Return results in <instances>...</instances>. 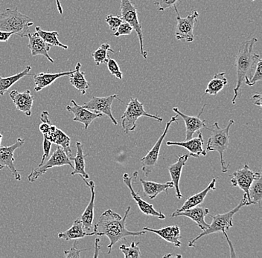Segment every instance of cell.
<instances>
[{
  "instance_id": "obj_1",
  "label": "cell",
  "mask_w": 262,
  "mask_h": 258,
  "mask_svg": "<svg viewBox=\"0 0 262 258\" xmlns=\"http://www.w3.org/2000/svg\"><path fill=\"white\" fill-rule=\"evenodd\" d=\"M130 207L125 210L124 217H121L111 209L105 210L98 219L97 223L93 225V232L98 236L107 237L110 241L108 245V254H111L113 246L117 242L129 236H141L146 231H130L126 228V220L130 213Z\"/></svg>"
},
{
  "instance_id": "obj_2",
  "label": "cell",
  "mask_w": 262,
  "mask_h": 258,
  "mask_svg": "<svg viewBox=\"0 0 262 258\" xmlns=\"http://www.w3.org/2000/svg\"><path fill=\"white\" fill-rule=\"evenodd\" d=\"M258 40L252 38L242 42L239 45L235 66H236L237 83L234 89V97L232 98V104H235L236 99L242 96V84L246 78H250L255 71V67L261 57L253 52V46Z\"/></svg>"
},
{
  "instance_id": "obj_3",
  "label": "cell",
  "mask_w": 262,
  "mask_h": 258,
  "mask_svg": "<svg viewBox=\"0 0 262 258\" xmlns=\"http://www.w3.org/2000/svg\"><path fill=\"white\" fill-rule=\"evenodd\" d=\"M34 25L32 19L18 11L17 8L7 9L0 13V31L12 32L20 37H27L29 28Z\"/></svg>"
},
{
  "instance_id": "obj_4",
  "label": "cell",
  "mask_w": 262,
  "mask_h": 258,
  "mask_svg": "<svg viewBox=\"0 0 262 258\" xmlns=\"http://www.w3.org/2000/svg\"><path fill=\"white\" fill-rule=\"evenodd\" d=\"M235 122L232 119L229 120L228 125L224 128H221L219 123L214 122L212 126L206 127V129L210 130L211 135L208 140L206 150L209 151H216L220 155L221 165V171L223 173H227L228 166H227L225 160L224 158V153L229 147V129L234 125Z\"/></svg>"
},
{
  "instance_id": "obj_5",
  "label": "cell",
  "mask_w": 262,
  "mask_h": 258,
  "mask_svg": "<svg viewBox=\"0 0 262 258\" xmlns=\"http://www.w3.org/2000/svg\"><path fill=\"white\" fill-rule=\"evenodd\" d=\"M244 206H247V198L245 194H244L243 198L241 200L240 203L235 208L229 210L227 213L220 214L215 216H210L212 218V224L209 225L206 230L203 231V232L200 233L195 238L188 241V246L194 247L196 241L206 235L214 233H223L224 231H228L229 228L233 226L232 221H233L234 215Z\"/></svg>"
},
{
  "instance_id": "obj_6",
  "label": "cell",
  "mask_w": 262,
  "mask_h": 258,
  "mask_svg": "<svg viewBox=\"0 0 262 258\" xmlns=\"http://www.w3.org/2000/svg\"><path fill=\"white\" fill-rule=\"evenodd\" d=\"M140 117L151 118L158 122H163V119L157 115H150L147 113L144 108V104L137 99L130 98V102L127 104V109L122 116V126L124 133L134 131L137 127V120Z\"/></svg>"
},
{
  "instance_id": "obj_7",
  "label": "cell",
  "mask_w": 262,
  "mask_h": 258,
  "mask_svg": "<svg viewBox=\"0 0 262 258\" xmlns=\"http://www.w3.org/2000/svg\"><path fill=\"white\" fill-rule=\"evenodd\" d=\"M119 17L122 19L123 22L130 24L134 30L137 32L140 45L141 55L144 58L147 59L148 54L144 50L143 32L139 21L137 6L131 3L130 0H121V15Z\"/></svg>"
},
{
  "instance_id": "obj_8",
  "label": "cell",
  "mask_w": 262,
  "mask_h": 258,
  "mask_svg": "<svg viewBox=\"0 0 262 258\" xmlns=\"http://www.w3.org/2000/svg\"><path fill=\"white\" fill-rule=\"evenodd\" d=\"M64 166H70L72 168H74L71 160L68 157L63 148L57 146L56 150L52 153V156L45 164H42V166H38L33 170L30 174L28 176V180L32 183L35 182L40 176L43 175L50 168Z\"/></svg>"
},
{
  "instance_id": "obj_9",
  "label": "cell",
  "mask_w": 262,
  "mask_h": 258,
  "mask_svg": "<svg viewBox=\"0 0 262 258\" xmlns=\"http://www.w3.org/2000/svg\"><path fill=\"white\" fill-rule=\"evenodd\" d=\"M178 115L172 117L171 120L166 123L165 125V130H164L163 134L160 135L159 139L156 142L155 145H154L152 149L147 153L146 156H144L143 158H141V162H142V171H143L145 176L147 177L150 174H151L152 171L157 167V162H158L159 156H160V148H161L162 144L165 137L166 136L168 133V130L170 127L173 122L178 123Z\"/></svg>"
},
{
  "instance_id": "obj_10",
  "label": "cell",
  "mask_w": 262,
  "mask_h": 258,
  "mask_svg": "<svg viewBox=\"0 0 262 258\" xmlns=\"http://www.w3.org/2000/svg\"><path fill=\"white\" fill-rule=\"evenodd\" d=\"M175 11L177 13V24L176 31H175V37L177 40H182L186 42H191L194 41V28L198 19V11H193L191 14L185 18H182L179 14V11L177 9V6H173Z\"/></svg>"
},
{
  "instance_id": "obj_11",
  "label": "cell",
  "mask_w": 262,
  "mask_h": 258,
  "mask_svg": "<svg viewBox=\"0 0 262 258\" xmlns=\"http://www.w3.org/2000/svg\"><path fill=\"white\" fill-rule=\"evenodd\" d=\"M114 99H117L121 102L123 101L119 99L117 95H112L107 97H95L93 96L90 101L85 103L82 107L83 108L94 111L96 113H101L110 118L115 125H118L117 121L112 113V104Z\"/></svg>"
},
{
  "instance_id": "obj_12",
  "label": "cell",
  "mask_w": 262,
  "mask_h": 258,
  "mask_svg": "<svg viewBox=\"0 0 262 258\" xmlns=\"http://www.w3.org/2000/svg\"><path fill=\"white\" fill-rule=\"evenodd\" d=\"M261 176V172H254L250 170L248 165H245L243 168L237 170L232 175H231V184L233 187H238L244 192V194L247 196V202L249 198V189L253 183V181L257 178ZM248 206V205H247Z\"/></svg>"
},
{
  "instance_id": "obj_13",
  "label": "cell",
  "mask_w": 262,
  "mask_h": 258,
  "mask_svg": "<svg viewBox=\"0 0 262 258\" xmlns=\"http://www.w3.org/2000/svg\"><path fill=\"white\" fill-rule=\"evenodd\" d=\"M24 144V138H19L14 145L7 147H0V170L7 167L16 181L21 180V175L19 170L16 169L14 166L15 158L14 157V153L17 148L22 147Z\"/></svg>"
},
{
  "instance_id": "obj_14",
  "label": "cell",
  "mask_w": 262,
  "mask_h": 258,
  "mask_svg": "<svg viewBox=\"0 0 262 258\" xmlns=\"http://www.w3.org/2000/svg\"><path fill=\"white\" fill-rule=\"evenodd\" d=\"M123 181L124 183L127 186L129 190H130L131 196L137 203V206L139 207V210H141L142 214L147 215V216H151L157 217L160 220H165V216L162 214L161 212H158L154 208V205L152 204L147 203L145 200H142V197L139 196L138 193L134 191L133 187V176H129L128 174H124L123 175Z\"/></svg>"
},
{
  "instance_id": "obj_15",
  "label": "cell",
  "mask_w": 262,
  "mask_h": 258,
  "mask_svg": "<svg viewBox=\"0 0 262 258\" xmlns=\"http://www.w3.org/2000/svg\"><path fill=\"white\" fill-rule=\"evenodd\" d=\"M206 104H205L201 109V112L198 114V116H189V115H185L183 112H180L178 107H173V111L176 112L177 115H179L184 121L186 124V141L192 138L193 135L196 132H199L201 129L206 128L207 126L205 124V120H201V115L204 112L205 107Z\"/></svg>"
},
{
  "instance_id": "obj_16",
  "label": "cell",
  "mask_w": 262,
  "mask_h": 258,
  "mask_svg": "<svg viewBox=\"0 0 262 258\" xmlns=\"http://www.w3.org/2000/svg\"><path fill=\"white\" fill-rule=\"evenodd\" d=\"M72 105H68L66 109L68 112L74 114V122H80L84 125L85 130H88V127L92 122L98 118L102 117L101 113H96L91 112L89 109L83 108L82 106L78 105L75 101H71Z\"/></svg>"
},
{
  "instance_id": "obj_17",
  "label": "cell",
  "mask_w": 262,
  "mask_h": 258,
  "mask_svg": "<svg viewBox=\"0 0 262 258\" xmlns=\"http://www.w3.org/2000/svg\"><path fill=\"white\" fill-rule=\"evenodd\" d=\"M166 145L167 146L183 147L189 152V156L193 157L206 156V151L203 148L204 138L201 131L198 132V136L196 138H191L185 142H167Z\"/></svg>"
},
{
  "instance_id": "obj_18",
  "label": "cell",
  "mask_w": 262,
  "mask_h": 258,
  "mask_svg": "<svg viewBox=\"0 0 262 258\" xmlns=\"http://www.w3.org/2000/svg\"><path fill=\"white\" fill-rule=\"evenodd\" d=\"M9 96L14 102L17 110L24 112L25 115L27 116L32 115V109L34 98L31 94L30 90H26L24 92L12 90L9 92Z\"/></svg>"
},
{
  "instance_id": "obj_19",
  "label": "cell",
  "mask_w": 262,
  "mask_h": 258,
  "mask_svg": "<svg viewBox=\"0 0 262 258\" xmlns=\"http://www.w3.org/2000/svg\"><path fill=\"white\" fill-rule=\"evenodd\" d=\"M43 136L52 142V144H55L63 148L70 159H73V153L70 148V138L61 130L57 128L56 126L52 125L48 133L43 135Z\"/></svg>"
},
{
  "instance_id": "obj_20",
  "label": "cell",
  "mask_w": 262,
  "mask_h": 258,
  "mask_svg": "<svg viewBox=\"0 0 262 258\" xmlns=\"http://www.w3.org/2000/svg\"><path fill=\"white\" fill-rule=\"evenodd\" d=\"M209 213V208H202V207L198 205V206L193 207V208L179 212V213L172 214L171 217H188V218H190L191 220H193L201 229L204 231V230H206V228L209 226V225L205 221V217L207 216Z\"/></svg>"
},
{
  "instance_id": "obj_21",
  "label": "cell",
  "mask_w": 262,
  "mask_h": 258,
  "mask_svg": "<svg viewBox=\"0 0 262 258\" xmlns=\"http://www.w3.org/2000/svg\"><path fill=\"white\" fill-rule=\"evenodd\" d=\"M82 179L84 181L86 185L90 187L91 191V199L86 209H85L83 213L82 214L81 220L83 223V228L85 231H90L93 228V220H94V209H95V199H96V185L93 181L88 182V179L81 177Z\"/></svg>"
},
{
  "instance_id": "obj_22",
  "label": "cell",
  "mask_w": 262,
  "mask_h": 258,
  "mask_svg": "<svg viewBox=\"0 0 262 258\" xmlns=\"http://www.w3.org/2000/svg\"><path fill=\"white\" fill-rule=\"evenodd\" d=\"M27 37L29 38L28 47L30 50L32 56L42 55L47 58L49 62L54 63L53 59L49 55V51L52 47L50 45L44 41L37 32L34 34H28Z\"/></svg>"
},
{
  "instance_id": "obj_23",
  "label": "cell",
  "mask_w": 262,
  "mask_h": 258,
  "mask_svg": "<svg viewBox=\"0 0 262 258\" xmlns=\"http://www.w3.org/2000/svg\"><path fill=\"white\" fill-rule=\"evenodd\" d=\"M143 230L148 231V232L155 233L164 241L173 244L175 247L181 246L182 243L180 241L181 235H180V228L178 225H171V226L165 227V228H160V229H153V228L145 227L143 228Z\"/></svg>"
},
{
  "instance_id": "obj_24",
  "label": "cell",
  "mask_w": 262,
  "mask_h": 258,
  "mask_svg": "<svg viewBox=\"0 0 262 258\" xmlns=\"http://www.w3.org/2000/svg\"><path fill=\"white\" fill-rule=\"evenodd\" d=\"M189 157V154L182 155L178 156L177 162L173 163L168 168L170 176L171 178V182H173V187L176 192V197L178 200L183 198L181 192L180 190V180L181 177L182 171L183 168L186 166V161Z\"/></svg>"
},
{
  "instance_id": "obj_25",
  "label": "cell",
  "mask_w": 262,
  "mask_h": 258,
  "mask_svg": "<svg viewBox=\"0 0 262 258\" xmlns=\"http://www.w3.org/2000/svg\"><path fill=\"white\" fill-rule=\"evenodd\" d=\"M73 73L74 71L58 73H40L38 74L34 75L33 78H34V83H35L34 91L40 92L44 88L48 87L49 86L52 84L58 78H61V77L70 76Z\"/></svg>"
},
{
  "instance_id": "obj_26",
  "label": "cell",
  "mask_w": 262,
  "mask_h": 258,
  "mask_svg": "<svg viewBox=\"0 0 262 258\" xmlns=\"http://www.w3.org/2000/svg\"><path fill=\"white\" fill-rule=\"evenodd\" d=\"M216 179L214 178L212 179V182L209 183V185L204 189L202 192L198 193V194H194V195L191 196V197H188L187 200L184 202L181 208L177 209L173 214L179 213V212H183V210H187L193 207L198 206V205H201L203 202H204L205 198H206L207 194L210 191L216 190Z\"/></svg>"
},
{
  "instance_id": "obj_27",
  "label": "cell",
  "mask_w": 262,
  "mask_h": 258,
  "mask_svg": "<svg viewBox=\"0 0 262 258\" xmlns=\"http://www.w3.org/2000/svg\"><path fill=\"white\" fill-rule=\"evenodd\" d=\"M139 183L142 184L144 194L150 200H154L159 194L165 192L168 194V189L173 187V182H168L166 183H157V182L145 181L142 179H139Z\"/></svg>"
},
{
  "instance_id": "obj_28",
  "label": "cell",
  "mask_w": 262,
  "mask_h": 258,
  "mask_svg": "<svg viewBox=\"0 0 262 258\" xmlns=\"http://www.w3.org/2000/svg\"><path fill=\"white\" fill-rule=\"evenodd\" d=\"M95 233H88L85 231L83 228V223H82L81 219H77L73 223L71 228L67 229L64 232L58 233V238L64 240L66 241H73V240L82 239L86 236H93Z\"/></svg>"
},
{
  "instance_id": "obj_29",
  "label": "cell",
  "mask_w": 262,
  "mask_h": 258,
  "mask_svg": "<svg viewBox=\"0 0 262 258\" xmlns=\"http://www.w3.org/2000/svg\"><path fill=\"white\" fill-rule=\"evenodd\" d=\"M82 65L81 63L78 62L74 73L70 75V81L72 86H73L78 92L81 93L82 95H85L86 90L89 89L90 83L85 78L84 72H81Z\"/></svg>"
},
{
  "instance_id": "obj_30",
  "label": "cell",
  "mask_w": 262,
  "mask_h": 258,
  "mask_svg": "<svg viewBox=\"0 0 262 258\" xmlns=\"http://www.w3.org/2000/svg\"><path fill=\"white\" fill-rule=\"evenodd\" d=\"M76 156L73 157V161H75V167L73 168V171L71 173V176H75L78 174L81 177L88 179L90 176L85 171V158L88 156L84 154L83 150V145L81 142H76Z\"/></svg>"
},
{
  "instance_id": "obj_31",
  "label": "cell",
  "mask_w": 262,
  "mask_h": 258,
  "mask_svg": "<svg viewBox=\"0 0 262 258\" xmlns=\"http://www.w3.org/2000/svg\"><path fill=\"white\" fill-rule=\"evenodd\" d=\"M31 70H32V66H28L24 71L18 74L12 75V76L6 77V78H2L0 77V96H3L6 92H8V89L14 84L19 81V80L22 79L26 75H32L29 74Z\"/></svg>"
},
{
  "instance_id": "obj_32",
  "label": "cell",
  "mask_w": 262,
  "mask_h": 258,
  "mask_svg": "<svg viewBox=\"0 0 262 258\" xmlns=\"http://www.w3.org/2000/svg\"><path fill=\"white\" fill-rule=\"evenodd\" d=\"M226 73H217L213 76L212 79L208 83L207 87L205 90V94L216 96L224 89L227 84V78H225Z\"/></svg>"
},
{
  "instance_id": "obj_33",
  "label": "cell",
  "mask_w": 262,
  "mask_h": 258,
  "mask_svg": "<svg viewBox=\"0 0 262 258\" xmlns=\"http://www.w3.org/2000/svg\"><path fill=\"white\" fill-rule=\"evenodd\" d=\"M249 198L247 205H258L261 206L262 200V177L255 179L249 189Z\"/></svg>"
},
{
  "instance_id": "obj_34",
  "label": "cell",
  "mask_w": 262,
  "mask_h": 258,
  "mask_svg": "<svg viewBox=\"0 0 262 258\" xmlns=\"http://www.w3.org/2000/svg\"><path fill=\"white\" fill-rule=\"evenodd\" d=\"M35 31L39 36L51 46H58L67 50L69 49L68 45H64L59 41V33L57 32H48V31L42 30L40 26H36Z\"/></svg>"
},
{
  "instance_id": "obj_35",
  "label": "cell",
  "mask_w": 262,
  "mask_h": 258,
  "mask_svg": "<svg viewBox=\"0 0 262 258\" xmlns=\"http://www.w3.org/2000/svg\"><path fill=\"white\" fill-rule=\"evenodd\" d=\"M108 52L115 53L114 50L111 49V45L108 43L101 44V46L97 49L95 52L92 54L93 59H94L95 63L96 66L102 64V63H106L109 55H108Z\"/></svg>"
},
{
  "instance_id": "obj_36",
  "label": "cell",
  "mask_w": 262,
  "mask_h": 258,
  "mask_svg": "<svg viewBox=\"0 0 262 258\" xmlns=\"http://www.w3.org/2000/svg\"><path fill=\"white\" fill-rule=\"evenodd\" d=\"M139 243H140V242H138L137 243L133 242L129 247H127L125 244H122L119 247V249L124 254L125 258H139L142 256L140 249H139L138 246Z\"/></svg>"
},
{
  "instance_id": "obj_37",
  "label": "cell",
  "mask_w": 262,
  "mask_h": 258,
  "mask_svg": "<svg viewBox=\"0 0 262 258\" xmlns=\"http://www.w3.org/2000/svg\"><path fill=\"white\" fill-rule=\"evenodd\" d=\"M262 79V60L260 59L257 63L256 67H255V71H254L253 75L251 78H246L245 82L247 86H253L258 81H261Z\"/></svg>"
},
{
  "instance_id": "obj_38",
  "label": "cell",
  "mask_w": 262,
  "mask_h": 258,
  "mask_svg": "<svg viewBox=\"0 0 262 258\" xmlns=\"http://www.w3.org/2000/svg\"><path fill=\"white\" fill-rule=\"evenodd\" d=\"M40 120L41 121V124L39 125V130H40V133L42 135H46V134L48 133L49 129L52 125L50 119H49V114L47 111H42L40 115Z\"/></svg>"
},
{
  "instance_id": "obj_39",
  "label": "cell",
  "mask_w": 262,
  "mask_h": 258,
  "mask_svg": "<svg viewBox=\"0 0 262 258\" xmlns=\"http://www.w3.org/2000/svg\"><path fill=\"white\" fill-rule=\"evenodd\" d=\"M107 68L111 75H114L117 79L122 80L123 73L121 72L120 68L118 65L117 62L112 58H108Z\"/></svg>"
},
{
  "instance_id": "obj_40",
  "label": "cell",
  "mask_w": 262,
  "mask_h": 258,
  "mask_svg": "<svg viewBox=\"0 0 262 258\" xmlns=\"http://www.w3.org/2000/svg\"><path fill=\"white\" fill-rule=\"evenodd\" d=\"M105 22L109 26L110 29L113 32H116L119 26L122 24L123 20L119 16V17H114V16L109 14L105 18Z\"/></svg>"
},
{
  "instance_id": "obj_41",
  "label": "cell",
  "mask_w": 262,
  "mask_h": 258,
  "mask_svg": "<svg viewBox=\"0 0 262 258\" xmlns=\"http://www.w3.org/2000/svg\"><path fill=\"white\" fill-rule=\"evenodd\" d=\"M180 0H156L154 3L157 6V11H163L176 6L177 3Z\"/></svg>"
},
{
  "instance_id": "obj_42",
  "label": "cell",
  "mask_w": 262,
  "mask_h": 258,
  "mask_svg": "<svg viewBox=\"0 0 262 258\" xmlns=\"http://www.w3.org/2000/svg\"><path fill=\"white\" fill-rule=\"evenodd\" d=\"M133 29L132 26L127 22H123L119 27L118 28L116 32H114V36L116 37H120V36L129 35L132 33Z\"/></svg>"
},
{
  "instance_id": "obj_43",
  "label": "cell",
  "mask_w": 262,
  "mask_h": 258,
  "mask_svg": "<svg viewBox=\"0 0 262 258\" xmlns=\"http://www.w3.org/2000/svg\"><path fill=\"white\" fill-rule=\"evenodd\" d=\"M51 148H52V142L47 139L46 137L43 136V142H42V149H43V155H42V159L38 166H42L44 163V161L49 156L50 153Z\"/></svg>"
},
{
  "instance_id": "obj_44",
  "label": "cell",
  "mask_w": 262,
  "mask_h": 258,
  "mask_svg": "<svg viewBox=\"0 0 262 258\" xmlns=\"http://www.w3.org/2000/svg\"><path fill=\"white\" fill-rule=\"evenodd\" d=\"M77 241L75 240V241L74 242L73 246H72L71 249L69 250V251H64L65 257L67 258H80L81 257V252L83 251H86V249H81L79 250L77 249L76 248Z\"/></svg>"
},
{
  "instance_id": "obj_45",
  "label": "cell",
  "mask_w": 262,
  "mask_h": 258,
  "mask_svg": "<svg viewBox=\"0 0 262 258\" xmlns=\"http://www.w3.org/2000/svg\"><path fill=\"white\" fill-rule=\"evenodd\" d=\"M12 34H14L12 32H2V31H0V42H7Z\"/></svg>"
},
{
  "instance_id": "obj_46",
  "label": "cell",
  "mask_w": 262,
  "mask_h": 258,
  "mask_svg": "<svg viewBox=\"0 0 262 258\" xmlns=\"http://www.w3.org/2000/svg\"><path fill=\"white\" fill-rule=\"evenodd\" d=\"M253 100L255 105L261 107V94L254 95L253 96Z\"/></svg>"
},
{
  "instance_id": "obj_47",
  "label": "cell",
  "mask_w": 262,
  "mask_h": 258,
  "mask_svg": "<svg viewBox=\"0 0 262 258\" xmlns=\"http://www.w3.org/2000/svg\"><path fill=\"white\" fill-rule=\"evenodd\" d=\"M100 243V239L99 238H96V242H95V254L93 257H97L98 256V251H99L100 247L99 245H98V243Z\"/></svg>"
},
{
  "instance_id": "obj_48",
  "label": "cell",
  "mask_w": 262,
  "mask_h": 258,
  "mask_svg": "<svg viewBox=\"0 0 262 258\" xmlns=\"http://www.w3.org/2000/svg\"><path fill=\"white\" fill-rule=\"evenodd\" d=\"M55 1H56L57 9V11H58L59 14H63V8H62L61 4H60V0H55Z\"/></svg>"
},
{
  "instance_id": "obj_49",
  "label": "cell",
  "mask_w": 262,
  "mask_h": 258,
  "mask_svg": "<svg viewBox=\"0 0 262 258\" xmlns=\"http://www.w3.org/2000/svg\"><path fill=\"white\" fill-rule=\"evenodd\" d=\"M173 257V254H165V255L164 256V257Z\"/></svg>"
},
{
  "instance_id": "obj_50",
  "label": "cell",
  "mask_w": 262,
  "mask_h": 258,
  "mask_svg": "<svg viewBox=\"0 0 262 258\" xmlns=\"http://www.w3.org/2000/svg\"><path fill=\"white\" fill-rule=\"evenodd\" d=\"M3 135H2L1 133H0V147H1V142H2V139H3Z\"/></svg>"
}]
</instances>
